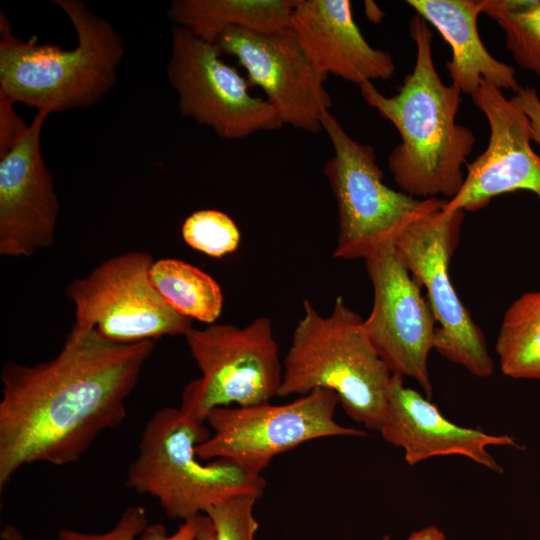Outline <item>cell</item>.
<instances>
[{"mask_svg": "<svg viewBox=\"0 0 540 540\" xmlns=\"http://www.w3.org/2000/svg\"><path fill=\"white\" fill-rule=\"evenodd\" d=\"M322 128L333 148L323 172L338 210L335 258L365 259L446 203L439 198L419 199L387 186L374 149L353 139L330 110L322 116Z\"/></svg>", "mask_w": 540, "mask_h": 540, "instance_id": "6", "label": "cell"}, {"mask_svg": "<svg viewBox=\"0 0 540 540\" xmlns=\"http://www.w3.org/2000/svg\"><path fill=\"white\" fill-rule=\"evenodd\" d=\"M378 432L386 442L403 450L411 466L433 457L458 455L502 473L488 448H521L509 435L489 434L448 420L428 397L406 387L398 375H392Z\"/></svg>", "mask_w": 540, "mask_h": 540, "instance_id": "16", "label": "cell"}, {"mask_svg": "<svg viewBox=\"0 0 540 540\" xmlns=\"http://www.w3.org/2000/svg\"><path fill=\"white\" fill-rule=\"evenodd\" d=\"M215 44L238 60L249 85L262 89L283 125L323 131L322 116L332 107L328 76L312 63L291 27L272 32L232 27Z\"/></svg>", "mask_w": 540, "mask_h": 540, "instance_id": "13", "label": "cell"}, {"mask_svg": "<svg viewBox=\"0 0 540 540\" xmlns=\"http://www.w3.org/2000/svg\"><path fill=\"white\" fill-rule=\"evenodd\" d=\"M530 122L531 137L540 146V97L530 86H520L511 98Z\"/></svg>", "mask_w": 540, "mask_h": 540, "instance_id": "27", "label": "cell"}, {"mask_svg": "<svg viewBox=\"0 0 540 540\" xmlns=\"http://www.w3.org/2000/svg\"><path fill=\"white\" fill-rule=\"evenodd\" d=\"M149 252L111 257L66 286L75 312L73 327L94 329L102 338L131 344L164 336H185L192 320L175 312L150 280Z\"/></svg>", "mask_w": 540, "mask_h": 540, "instance_id": "9", "label": "cell"}, {"mask_svg": "<svg viewBox=\"0 0 540 540\" xmlns=\"http://www.w3.org/2000/svg\"><path fill=\"white\" fill-rule=\"evenodd\" d=\"M442 35L452 49L446 62L452 84L472 95L482 79L499 89L520 87L515 69L494 58L478 32L482 0H408L406 2Z\"/></svg>", "mask_w": 540, "mask_h": 540, "instance_id": "18", "label": "cell"}, {"mask_svg": "<svg viewBox=\"0 0 540 540\" xmlns=\"http://www.w3.org/2000/svg\"><path fill=\"white\" fill-rule=\"evenodd\" d=\"M380 540H394L386 535ZM404 540H447L444 532L436 526H427L411 533Z\"/></svg>", "mask_w": 540, "mask_h": 540, "instance_id": "28", "label": "cell"}, {"mask_svg": "<svg viewBox=\"0 0 540 540\" xmlns=\"http://www.w3.org/2000/svg\"><path fill=\"white\" fill-rule=\"evenodd\" d=\"M221 54L216 44L173 26L166 71L180 114L227 140L280 129L273 107L249 92L248 81Z\"/></svg>", "mask_w": 540, "mask_h": 540, "instance_id": "11", "label": "cell"}, {"mask_svg": "<svg viewBox=\"0 0 540 540\" xmlns=\"http://www.w3.org/2000/svg\"><path fill=\"white\" fill-rule=\"evenodd\" d=\"M409 31L416 60L398 92L388 97L368 81L359 86L360 93L401 137L388 167L402 192L419 199L450 200L463 185V166L476 140L456 121L462 93L456 85L444 84L436 71L429 24L415 14Z\"/></svg>", "mask_w": 540, "mask_h": 540, "instance_id": "2", "label": "cell"}, {"mask_svg": "<svg viewBox=\"0 0 540 540\" xmlns=\"http://www.w3.org/2000/svg\"><path fill=\"white\" fill-rule=\"evenodd\" d=\"M482 13L502 29L516 63L540 76V0H482Z\"/></svg>", "mask_w": 540, "mask_h": 540, "instance_id": "22", "label": "cell"}, {"mask_svg": "<svg viewBox=\"0 0 540 540\" xmlns=\"http://www.w3.org/2000/svg\"><path fill=\"white\" fill-rule=\"evenodd\" d=\"M46 111H37L24 137L0 157V255L27 258L54 242L60 204L41 153Z\"/></svg>", "mask_w": 540, "mask_h": 540, "instance_id": "15", "label": "cell"}, {"mask_svg": "<svg viewBox=\"0 0 540 540\" xmlns=\"http://www.w3.org/2000/svg\"><path fill=\"white\" fill-rule=\"evenodd\" d=\"M337 395L317 389L279 405L228 406L206 418L210 437L196 447L201 460L225 459L261 475L272 459L299 445L326 437L364 436L366 432L339 424Z\"/></svg>", "mask_w": 540, "mask_h": 540, "instance_id": "8", "label": "cell"}, {"mask_svg": "<svg viewBox=\"0 0 540 540\" xmlns=\"http://www.w3.org/2000/svg\"><path fill=\"white\" fill-rule=\"evenodd\" d=\"M373 288V304L363 326L392 375L410 377L431 397L428 357L434 349L436 319L394 243L364 259Z\"/></svg>", "mask_w": 540, "mask_h": 540, "instance_id": "12", "label": "cell"}, {"mask_svg": "<svg viewBox=\"0 0 540 540\" xmlns=\"http://www.w3.org/2000/svg\"><path fill=\"white\" fill-rule=\"evenodd\" d=\"M181 233L189 247L215 258L236 251L241 239L233 219L215 209H202L190 214L183 222Z\"/></svg>", "mask_w": 540, "mask_h": 540, "instance_id": "23", "label": "cell"}, {"mask_svg": "<svg viewBox=\"0 0 540 540\" xmlns=\"http://www.w3.org/2000/svg\"><path fill=\"white\" fill-rule=\"evenodd\" d=\"M52 4L71 21L77 45L65 50L39 43L36 36L21 40L1 12L0 93L49 114L91 107L117 82L125 53L123 38L80 0H52Z\"/></svg>", "mask_w": 540, "mask_h": 540, "instance_id": "3", "label": "cell"}, {"mask_svg": "<svg viewBox=\"0 0 540 540\" xmlns=\"http://www.w3.org/2000/svg\"><path fill=\"white\" fill-rule=\"evenodd\" d=\"M465 212H431L406 227L394 245L412 276L426 289L427 300L439 327L434 349L448 361L476 377L494 372L486 339L460 300L449 275Z\"/></svg>", "mask_w": 540, "mask_h": 540, "instance_id": "10", "label": "cell"}, {"mask_svg": "<svg viewBox=\"0 0 540 540\" xmlns=\"http://www.w3.org/2000/svg\"><path fill=\"white\" fill-rule=\"evenodd\" d=\"M211 435L180 408L158 409L146 423L126 485L158 500L168 517L183 521L239 494L262 496L265 480L231 461L201 462L196 447Z\"/></svg>", "mask_w": 540, "mask_h": 540, "instance_id": "5", "label": "cell"}, {"mask_svg": "<svg viewBox=\"0 0 540 540\" xmlns=\"http://www.w3.org/2000/svg\"><path fill=\"white\" fill-rule=\"evenodd\" d=\"M258 498L255 494H239L207 510L215 540H254L258 523L253 511Z\"/></svg>", "mask_w": 540, "mask_h": 540, "instance_id": "25", "label": "cell"}, {"mask_svg": "<svg viewBox=\"0 0 540 540\" xmlns=\"http://www.w3.org/2000/svg\"><path fill=\"white\" fill-rule=\"evenodd\" d=\"M495 349L504 375L540 380V290L522 294L508 307Z\"/></svg>", "mask_w": 540, "mask_h": 540, "instance_id": "21", "label": "cell"}, {"mask_svg": "<svg viewBox=\"0 0 540 540\" xmlns=\"http://www.w3.org/2000/svg\"><path fill=\"white\" fill-rule=\"evenodd\" d=\"M290 27L312 63L327 76L360 86L388 80L395 72L392 55L364 38L349 0H296Z\"/></svg>", "mask_w": 540, "mask_h": 540, "instance_id": "17", "label": "cell"}, {"mask_svg": "<svg viewBox=\"0 0 540 540\" xmlns=\"http://www.w3.org/2000/svg\"><path fill=\"white\" fill-rule=\"evenodd\" d=\"M363 320L341 296L328 315L305 300L282 360L278 397L333 391L349 418L378 431L392 373L374 349Z\"/></svg>", "mask_w": 540, "mask_h": 540, "instance_id": "4", "label": "cell"}, {"mask_svg": "<svg viewBox=\"0 0 540 540\" xmlns=\"http://www.w3.org/2000/svg\"><path fill=\"white\" fill-rule=\"evenodd\" d=\"M154 350L72 327L60 352L35 365L4 364L0 379V489L25 465L77 461L127 416L126 400Z\"/></svg>", "mask_w": 540, "mask_h": 540, "instance_id": "1", "label": "cell"}, {"mask_svg": "<svg viewBox=\"0 0 540 540\" xmlns=\"http://www.w3.org/2000/svg\"><path fill=\"white\" fill-rule=\"evenodd\" d=\"M296 0H173L169 21L215 44L228 28L272 32L290 27Z\"/></svg>", "mask_w": 540, "mask_h": 540, "instance_id": "19", "label": "cell"}, {"mask_svg": "<svg viewBox=\"0 0 540 540\" xmlns=\"http://www.w3.org/2000/svg\"><path fill=\"white\" fill-rule=\"evenodd\" d=\"M471 99L489 123L488 146L467 163L460 191L446 201L442 211L475 212L493 198L518 190L530 191L540 199V156L531 146L528 117L484 79Z\"/></svg>", "mask_w": 540, "mask_h": 540, "instance_id": "14", "label": "cell"}, {"mask_svg": "<svg viewBox=\"0 0 540 540\" xmlns=\"http://www.w3.org/2000/svg\"><path fill=\"white\" fill-rule=\"evenodd\" d=\"M195 540H215L213 525L209 517L205 514L197 516V533Z\"/></svg>", "mask_w": 540, "mask_h": 540, "instance_id": "29", "label": "cell"}, {"mask_svg": "<svg viewBox=\"0 0 540 540\" xmlns=\"http://www.w3.org/2000/svg\"><path fill=\"white\" fill-rule=\"evenodd\" d=\"M201 375L182 392L180 410L205 423L215 408L254 406L278 396L283 363L270 318L259 316L244 327L213 323L185 336Z\"/></svg>", "mask_w": 540, "mask_h": 540, "instance_id": "7", "label": "cell"}, {"mask_svg": "<svg viewBox=\"0 0 540 540\" xmlns=\"http://www.w3.org/2000/svg\"><path fill=\"white\" fill-rule=\"evenodd\" d=\"M0 538L1 540H26L22 532L12 524L2 528Z\"/></svg>", "mask_w": 540, "mask_h": 540, "instance_id": "30", "label": "cell"}, {"mask_svg": "<svg viewBox=\"0 0 540 540\" xmlns=\"http://www.w3.org/2000/svg\"><path fill=\"white\" fill-rule=\"evenodd\" d=\"M14 104L9 97L0 93V157L24 137L30 125L16 113Z\"/></svg>", "mask_w": 540, "mask_h": 540, "instance_id": "26", "label": "cell"}, {"mask_svg": "<svg viewBox=\"0 0 540 540\" xmlns=\"http://www.w3.org/2000/svg\"><path fill=\"white\" fill-rule=\"evenodd\" d=\"M149 274L159 295L181 316L208 325L220 317L223 292L208 273L182 260L163 258L153 262Z\"/></svg>", "mask_w": 540, "mask_h": 540, "instance_id": "20", "label": "cell"}, {"mask_svg": "<svg viewBox=\"0 0 540 540\" xmlns=\"http://www.w3.org/2000/svg\"><path fill=\"white\" fill-rule=\"evenodd\" d=\"M197 516L183 521L177 531L168 535L161 524L148 525L147 514L141 506L128 507L116 524L103 533H87L63 529L58 540H195Z\"/></svg>", "mask_w": 540, "mask_h": 540, "instance_id": "24", "label": "cell"}]
</instances>
